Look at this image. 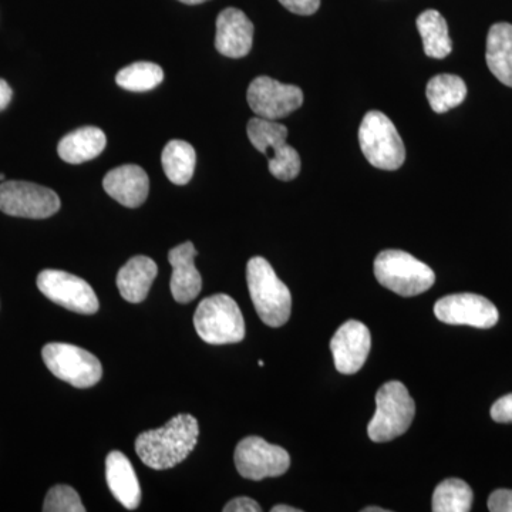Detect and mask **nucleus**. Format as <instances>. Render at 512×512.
<instances>
[{"mask_svg": "<svg viewBox=\"0 0 512 512\" xmlns=\"http://www.w3.org/2000/svg\"><path fill=\"white\" fill-rule=\"evenodd\" d=\"M5 181V175L0 174V183H3Z\"/></svg>", "mask_w": 512, "mask_h": 512, "instance_id": "36", "label": "nucleus"}, {"mask_svg": "<svg viewBox=\"0 0 512 512\" xmlns=\"http://www.w3.org/2000/svg\"><path fill=\"white\" fill-rule=\"evenodd\" d=\"M59 210V195L50 188L26 181L0 184V211L10 217L45 220Z\"/></svg>", "mask_w": 512, "mask_h": 512, "instance_id": "9", "label": "nucleus"}, {"mask_svg": "<svg viewBox=\"0 0 512 512\" xmlns=\"http://www.w3.org/2000/svg\"><path fill=\"white\" fill-rule=\"evenodd\" d=\"M416 23L423 39L424 53L431 59H446L453 50L446 19L437 10L429 9L421 13Z\"/></svg>", "mask_w": 512, "mask_h": 512, "instance_id": "22", "label": "nucleus"}, {"mask_svg": "<svg viewBox=\"0 0 512 512\" xmlns=\"http://www.w3.org/2000/svg\"><path fill=\"white\" fill-rule=\"evenodd\" d=\"M487 66L505 86L512 87V25L495 23L487 37Z\"/></svg>", "mask_w": 512, "mask_h": 512, "instance_id": "21", "label": "nucleus"}, {"mask_svg": "<svg viewBox=\"0 0 512 512\" xmlns=\"http://www.w3.org/2000/svg\"><path fill=\"white\" fill-rule=\"evenodd\" d=\"M43 360L50 372L77 387L89 389L100 382L103 367L92 353L69 343H49L42 350Z\"/></svg>", "mask_w": 512, "mask_h": 512, "instance_id": "8", "label": "nucleus"}, {"mask_svg": "<svg viewBox=\"0 0 512 512\" xmlns=\"http://www.w3.org/2000/svg\"><path fill=\"white\" fill-rule=\"evenodd\" d=\"M247 281L249 295L262 322L271 328L284 326L291 318L292 295L272 265L262 256L249 259Z\"/></svg>", "mask_w": 512, "mask_h": 512, "instance_id": "2", "label": "nucleus"}, {"mask_svg": "<svg viewBox=\"0 0 512 512\" xmlns=\"http://www.w3.org/2000/svg\"><path fill=\"white\" fill-rule=\"evenodd\" d=\"M363 512H389V510H384V508H377V507H367L365 510H362Z\"/></svg>", "mask_w": 512, "mask_h": 512, "instance_id": "35", "label": "nucleus"}, {"mask_svg": "<svg viewBox=\"0 0 512 512\" xmlns=\"http://www.w3.org/2000/svg\"><path fill=\"white\" fill-rule=\"evenodd\" d=\"M434 313L440 322L447 325L473 326L480 329L493 328L500 318L494 303L476 293H456L441 298L434 306Z\"/></svg>", "mask_w": 512, "mask_h": 512, "instance_id": "13", "label": "nucleus"}, {"mask_svg": "<svg viewBox=\"0 0 512 512\" xmlns=\"http://www.w3.org/2000/svg\"><path fill=\"white\" fill-rule=\"evenodd\" d=\"M198 421L191 414H177L164 427L141 433L136 451L147 467L163 471L183 463L197 446Z\"/></svg>", "mask_w": 512, "mask_h": 512, "instance_id": "1", "label": "nucleus"}, {"mask_svg": "<svg viewBox=\"0 0 512 512\" xmlns=\"http://www.w3.org/2000/svg\"><path fill=\"white\" fill-rule=\"evenodd\" d=\"M197 154L194 147L184 140H171L161 154V164L168 180L175 185L190 183L194 175Z\"/></svg>", "mask_w": 512, "mask_h": 512, "instance_id": "23", "label": "nucleus"}, {"mask_svg": "<svg viewBox=\"0 0 512 512\" xmlns=\"http://www.w3.org/2000/svg\"><path fill=\"white\" fill-rule=\"evenodd\" d=\"M181 3H185V5H201V3L208 2V0H180Z\"/></svg>", "mask_w": 512, "mask_h": 512, "instance_id": "34", "label": "nucleus"}, {"mask_svg": "<svg viewBox=\"0 0 512 512\" xmlns=\"http://www.w3.org/2000/svg\"><path fill=\"white\" fill-rule=\"evenodd\" d=\"M164 80V72L156 63L138 62L121 69L116 83L127 92L144 93L156 89Z\"/></svg>", "mask_w": 512, "mask_h": 512, "instance_id": "26", "label": "nucleus"}, {"mask_svg": "<svg viewBox=\"0 0 512 512\" xmlns=\"http://www.w3.org/2000/svg\"><path fill=\"white\" fill-rule=\"evenodd\" d=\"M158 274L156 262L148 256H133L117 275L120 295L130 303H140L147 298Z\"/></svg>", "mask_w": 512, "mask_h": 512, "instance_id": "19", "label": "nucleus"}, {"mask_svg": "<svg viewBox=\"0 0 512 512\" xmlns=\"http://www.w3.org/2000/svg\"><path fill=\"white\" fill-rule=\"evenodd\" d=\"M375 276L380 285L404 298L429 291L436 282L429 265L399 249H387L376 256Z\"/></svg>", "mask_w": 512, "mask_h": 512, "instance_id": "4", "label": "nucleus"}, {"mask_svg": "<svg viewBox=\"0 0 512 512\" xmlns=\"http://www.w3.org/2000/svg\"><path fill=\"white\" fill-rule=\"evenodd\" d=\"M195 330L210 345H232L245 338V320L237 302L225 293L210 296L198 305Z\"/></svg>", "mask_w": 512, "mask_h": 512, "instance_id": "5", "label": "nucleus"}, {"mask_svg": "<svg viewBox=\"0 0 512 512\" xmlns=\"http://www.w3.org/2000/svg\"><path fill=\"white\" fill-rule=\"evenodd\" d=\"M13 92L5 80L0 79V111L8 109L10 101H12Z\"/></svg>", "mask_w": 512, "mask_h": 512, "instance_id": "32", "label": "nucleus"}, {"mask_svg": "<svg viewBox=\"0 0 512 512\" xmlns=\"http://www.w3.org/2000/svg\"><path fill=\"white\" fill-rule=\"evenodd\" d=\"M491 512H512V490H497L488 498Z\"/></svg>", "mask_w": 512, "mask_h": 512, "instance_id": "30", "label": "nucleus"}, {"mask_svg": "<svg viewBox=\"0 0 512 512\" xmlns=\"http://www.w3.org/2000/svg\"><path fill=\"white\" fill-rule=\"evenodd\" d=\"M37 288L47 299L69 311L82 315L99 311V299L92 286L69 272L46 269L37 276Z\"/></svg>", "mask_w": 512, "mask_h": 512, "instance_id": "11", "label": "nucleus"}, {"mask_svg": "<svg viewBox=\"0 0 512 512\" xmlns=\"http://www.w3.org/2000/svg\"><path fill=\"white\" fill-rule=\"evenodd\" d=\"M104 191L127 208H137L146 202L150 180L140 165L126 164L109 171L103 180Z\"/></svg>", "mask_w": 512, "mask_h": 512, "instance_id": "16", "label": "nucleus"}, {"mask_svg": "<svg viewBox=\"0 0 512 512\" xmlns=\"http://www.w3.org/2000/svg\"><path fill=\"white\" fill-rule=\"evenodd\" d=\"M372 346V336L366 325L357 320L343 323L330 340V350L338 372L353 375L366 363Z\"/></svg>", "mask_w": 512, "mask_h": 512, "instance_id": "14", "label": "nucleus"}, {"mask_svg": "<svg viewBox=\"0 0 512 512\" xmlns=\"http://www.w3.org/2000/svg\"><path fill=\"white\" fill-rule=\"evenodd\" d=\"M247 133L252 146L268 157L269 171L281 181H291L301 173V157L286 143L288 128L261 117L249 120Z\"/></svg>", "mask_w": 512, "mask_h": 512, "instance_id": "7", "label": "nucleus"}, {"mask_svg": "<svg viewBox=\"0 0 512 512\" xmlns=\"http://www.w3.org/2000/svg\"><path fill=\"white\" fill-rule=\"evenodd\" d=\"M363 156L379 170L396 171L406 160V147L393 121L382 111H369L359 128Z\"/></svg>", "mask_w": 512, "mask_h": 512, "instance_id": "6", "label": "nucleus"}, {"mask_svg": "<svg viewBox=\"0 0 512 512\" xmlns=\"http://www.w3.org/2000/svg\"><path fill=\"white\" fill-rule=\"evenodd\" d=\"M272 512H301L298 508L289 507V505H276V507L272 508Z\"/></svg>", "mask_w": 512, "mask_h": 512, "instance_id": "33", "label": "nucleus"}, {"mask_svg": "<svg viewBox=\"0 0 512 512\" xmlns=\"http://www.w3.org/2000/svg\"><path fill=\"white\" fill-rule=\"evenodd\" d=\"M261 505L248 497H238L229 501L224 507V512H261Z\"/></svg>", "mask_w": 512, "mask_h": 512, "instance_id": "31", "label": "nucleus"}, {"mask_svg": "<svg viewBox=\"0 0 512 512\" xmlns=\"http://www.w3.org/2000/svg\"><path fill=\"white\" fill-rule=\"evenodd\" d=\"M247 100L256 116L265 120H281L303 104L298 86L284 84L268 76H259L249 84Z\"/></svg>", "mask_w": 512, "mask_h": 512, "instance_id": "12", "label": "nucleus"}, {"mask_svg": "<svg viewBox=\"0 0 512 512\" xmlns=\"http://www.w3.org/2000/svg\"><path fill=\"white\" fill-rule=\"evenodd\" d=\"M43 511L84 512L86 508L83 507L79 494L72 487H69V485H55V487L50 488L46 495Z\"/></svg>", "mask_w": 512, "mask_h": 512, "instance_id": "27", "label": "nucleus"}, {"mask_svg": "<svg viewBox=\"0 0 512 512\" xmlns=\"http://www.w3.org/2000/svg\"><path fill=\"white\" fill-rule=\"evenodd\" d=\"M197 255L192 242H184L168 252V261L173 266L170 288L178 303L194 301L200 295L202 279L194 264Z\"/></svg>", "mask_w": 512, "mask_h": 512, "instance_id": "17", "label": "nucleus"}, {"mask_svg": "<svg viewBox=\"0 0 512 512\" xmlns=\"http://www.w3.org/2000/svg\"><path fill=\"white\" fill-rule=\"evenodd\" d=\"M416 404L402 382H387L376 394V412L367 426L375 443H386L403 436L412 426Z\"/></svg>", "mask_w": 512, "mask_h": 512, "instance_id": "3", "label": "nucleus"}, {"mask_svg": "<svg viewBox=\"0 0 512 512\" xmlns=\"http://www.w3.org/2000/svg\"><path fill=\"white\" fill-rule=\"evenodd\" d=\"M254 42V25L242 10H222L217 19L215 49L229 59H241L251 52Z\"/></svg>", "mask_w": 512, "mask_h": 512, "instance_id": "15", "label": "nucleus"}, {"mask_svg": "<svg viewBox=\"0 0 512 512\" xmlns=\"http://www.w3.org/2000/svg\"><path fill=\"white\" fill-rule=\"evenodd\" d=\"M234 458L238 473L252 481L282 476L291 467V457L285 448L255 436L239 441Z\"/></svg>", "mask_w": 512, "mask_h": 512, "instance_id": "10", "label": "nucleus"}, {"mask_svg": "<svg viewBox=\"0 0 512 512\" xmlns=\"http://www.w3.org/2000/svg\"><path fill=\"white\" fill-rule=\"evenodd\" d=\"M473 490L460 478H448L437 485L433 494L434 512H468L473 505Z\"/></svg>", "mask_w": 512, "mask_h": 512, "instance_id": "25", "label": "nucleus"}, {"mask_svg": "<svg viewBox=\"0 0 512 512\" xmlns=\"http://www.w3.org/2000/svg\"><path fill=\"white\" fill-rule=\"evenodd\" d=\"M106 134L97 127H82L64 136L57 146V153L69 164H83L94 160L106 148Z\"/></svg>", "mask_w": 512, "mask_h": 512, "instance_id": "20", "label": "nucleus"}, {"mask_svg": "<svg viewBox=\"0 0 512 512\" xmlns=\"http://www.w3.org/2000/svg\"><path fill=\"white\" fill-rule=\"evenodd\" d=\"M106 480L116 500L127 510H136L141 501L140 484L133 464L120 451H111L107 456Z\"/></svg>", "mask_w": 512, "mask_h": 512, "instance_id": "18", "label": "nucleus"}, {"mask_svg": "<svg viewBox=\"0 0 512 512\" xmlns=\"http://www.w3.org/2000/svg\"><path fill=\"white\" fill-rule=\"evenodd\" d=\"M426 96L431 110L443 114L466 100L467 86L456 74H439L427 84Z\"/></svg>", "mask_w": 512, "mask_h": 512, "instance_id": "24", "label": "nucleus"}, {"mask_svg": "<svg viewBox=\"0 0 512 512\" xmlns=\"http://www.w3.org/2000/svg\"><path fill=\"white\" fill-rule=\"evenodd\" d=\"M491 417L497 423H512V393L501 397L491 407Z\"/></svg>", "mask_w": 512, "mask_h": 512, "instance_id": "29", "label": "nucleus"}, {"mask_svg": "<svg viewBox=\"0 0 512 512\" xmlns=\"http://www.w3.org/2000/svg\"><path fill=\"white\" fill-rule=\"evenodd\" d=\"M279 3L289 12L301 16H311L320 8V0H279Z\"/></svg>", "mask_w": 512, "mask_h": 512, "instance_id": "28", "label": "nucleus"}]
</instances>
